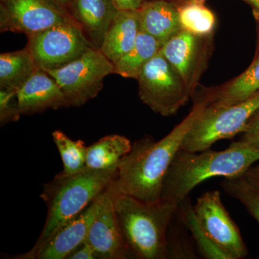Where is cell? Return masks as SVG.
Here are the masks:
<instances>
[{
  "label": "cell",
  "mask_w": 259,
  "mask_h": 259,
  "mask_svg": "<svg viewBox=\"0 0 259 259\" xmlns=\"http://www.w3.org/2000/svg\"><path fill=\"white\" fill-rule=\"evenodd\" d=\"M247 182H249L259 190V165L250 166L243 176Z\"/></svg>",
  "instance_id": "cell-30"
},
{
  "label": "cell",
  "mask_w": 259,
  "mask_h": 259,
  "mask_svg": "<svg viewBox=\"0 0 259 259\" xmlns=\"http://www.w3.org/2000/svg\"><path fill=\"white\" fill-rule=\"evenodd\" d=\"M188 197L180 204L182 222L190 232L199 253L205 258L228 259V256L216 246L201 226L194 207Z\"/></svg>",
  "instance_id": "cell-22"
},
{
  "label": "cell",
  "mask_w": 259,
  "mask_h": 259,
  "mask_svg": "<svg viewBox=\"0 0 259 259\" xmlns=\"http://www.w3.org/2000/svg\"><path fill=\"white\" fill-rule=\"evenodd\" d=\"M133 144L120 135H110L88 147L86 166L105 170L119 166L122 158L131 151Z\"/></svg>",
  "instance_id": "cell-18"
},
{
  "label": "cell",
  "mask_w": 259,
  "mask_h": 259,
  "mask_svg": "<svg viewBox=\"0 0 259 259\" xmlns=\"http://www.w3.org/2000/svg\"><path fill=\"white\" fill-rule=\"evenodd\" d=\"M22 115L69 107L60 87L47 71L38 69L18 91Z\"/></svg>",
  "instance_id": "cell-13"
},
{
  "label": "cell",
  "mask_w": 259,
  "mask_h": 259,
  "mask_svg": "<svg viewBox=\"0 0 259 259\" xmlns=\"http://www.w3.org/2000/svg\"><path fill=\"white\" fill-rule=\"evenodd\" d=\"M242 134L241 139L237 141L238 144L259 148V111L250 119Z\"/></svg>",
  "instance_id": "cell-27"
},
{
  "label": "cell",
  "mask_w": 259,
  "mask_h": 259,
  "mask_svg": "<svg viewBox=\"0 0 259 259\" xmlns=\"http://www.w3.org/2000/svg\"><path fill=\"white\" fill-rule=\"evenodd\" d=\"M227 194L238 199L259 223V190L243 178L225 179L221 183Z\"/></svg>",
  "instance_id": "cell-25"
},
{
  "label": "cell",
  "mask_w": 259,
  "mask_h": 259,
  "mask_svg": "<svg viewBox=\"0 0 259 259\" xmlns=\"http://www.w3.org/2000/svg\"><path fill=\"white\" fill-rule=\"evenodd\" d=\"M144 0H143V2H144Z\"/></svg>",
  "instance_id": "cell-34"
},
{
  "label": "cell",
  "mask_w": 259,
  "mask_h": 259,
  "mask_svg": "<svg viewBox=\"0 0 259 259\" xmlns=\"http://www.w3.org/2000/svg\"><path fill=\"white\" fill-rule=\"evenodd\" d=\"M118 166L97 170L85 166L79 171H61L44 185L40 198L47 206V215L40 236L32 249L42 246L65 223L77 216L104 192L117 177Z\"/></svg>",
  "instance_id": "cell-4"
},
{
  "label": "cell",
  "mask_w": 259,
  "mask_h": 259,
  "mask_svg": "<svg viewBox=\"0 0 259 259\" xmlns=\"http://www.w3.org/2000/svg\"><path fill=\"white\" fill-rule=\"evenodd\" d=\"M139 12L141 30L162 46L182 30L179 9L168 2L144 1Z\"/></svg>",
  "instance_id": "cell-15"
},
{
  "label": "cell",
  "mask_w": 259,
  "mask_h": 259,
  "mask_svg": "<svg viewBox=\"0 0 259 259\" xmlns=\"http://www.w3.org/2000/svg\"><path fill=\"white\" fill-rule=\"evenodd\" d=\"M141 30L139 10H119L105 34L100 50L115 64L134 47Z\"/></svg>",
  "instance_id": "cell-16"
},
{
  "label": "cell",
  "mask_w": 259,
  "mask_h": 259,
  "mask_svg": "<svg viewBox=\"0 0 259 259\" xmlns=\"http://www.w3.org/2000/svg\"><path fill=\"white\" fill-rule=\"evenodd\" d=\"M86 241L95 249L98 258H128L110 185L102 192L100 209L90 227Z\"/></svg>",
  "instance_id": "cell-11"
},
{
  "label": "cell",
  "mask_w": 259,
  "mask_h": 259,
  "mask_svg": "<svg viewBox=\"0 0 259 259\" xmlns=\"http://www.w3.org/2000/svg\"><path fill=\"white\" fill-rule=\"evenodd\" d=\"M187 3H194V4L204 5L205 0H187Z\"/></svg>",
  "instance_id": "cell-32"
},
{
  "label": "cell",
  "mask_w": 259,
  "mask_h": 259,
  "mask_svg": "<svg viewBox=\"0 0 259 259\" xmlns=\"http://www.w3.org/2000/svg\"><path fill=\"white\" fill-rule=\"evenodd\" d=\"M26 48L37 69H60L82 56L93 47L75 22L54 25L28 37Z\"/></svg>",
  "instance_id": "cell-8"
},
{
  "label": "cell",
  "mask_w": 259,
  "mask_h": 259,
  "mask_svg": "<svg viewBox=\"0 0 259 259\" xmlns=\"http://www.w3.org/2000/svg\"><path fill=\"white\" fill-rule=\"evenodd\" d=\"M53 141L60 153L66 174H74L86 166L88 147L81 140L74 141L61 131L52 133Z\"/></svg>",
  "instance_id": "cell-23"
},
{
  "label": "cell",
  "mask_w": 259,
  "mask_h": 259,
  "mask_svg": "<svg viewBox=\"0 0 259 259\" xmlns=\"http://www.w3.org/2000/svg\"><path fill=\"white\" fill-rule=\"evenodd\" d=\"M100 194L86 209L77 216L65 223L46 242L34 252H27L14 258L18 259H64L86 241L89 231L96 217L100 204Z\"/></svg>",
  "instance_id": "cell-12"
},
{
  "label": "cell",
  "mask_w": 259,
  "mask_h": 259,
  "mask_svg": "<svg viewBox=\"0 0 259 259\" xmlns=\"http://www.w3.org/2000/svg\"><path fill=\"white\" fill-rule=\"evenodd\" d=\"M162 45L154 37L142 30L134 47L114 64V74L137 79L146 64L159 52Z\"/></svg>",
  "instance_id": "cell-20"
},
{
  "label": "cell",
  "mask_w": 259,
  "mask_h": 259,
  "mask_svg": "<svg viewBox=\"0 0 259 259\" xmlns=\"http://www.w3.org/2000/svg\"><path fill=\"white\" fill-rule=\"evenodd\" d=\"M47 72L60 87L69 107H81L99 95L104 79L114 74V64L100 49L92 48L76 60Z\"/></svg>",
  "instance_id": "cell-7"
},
{
  "label": "cell",
  "mask_w": 259,
  "mask_h": 259,
  "mask_svg": "<svg viewBox=\"0 0 259 259\" xmlns=\"http://www.w3.org/2000/svg\"><path fill=\"white\" fill-rule=\"evenodd\" d=\"M22 115L19 107L18 92L0 88V124L17 122Z\"/></svg>",
  "instance_id": "cell-26"
},
{
  "label": "cell",
  "mask_w": 259,
  "mask_h": 259,
  "mask_svg": "<svg viewBox=\"0 0 259 259\" xmlns=\"http://www.w3.org/2000/svg\"><path fill=\"white\" fill-rule=\"evenodd\" d=\"M38 70L25 47L0 55V88L18 92Z\"/></svg>",
  "instance_id": "cell-19"
},
{
  "label": "cell",
  "mask_w": 259,
  "mask_h": 259,
  "mask_svg": "<svg viewBox=\"0 0 259 259\" xmlns=\"http://www.w3.org/2000/svg\"><path fill=\"white\" fill-rule=\"evenodd\" d=\"M207 104L208 99L196 104L185 120L160 141L145 137L135 141L131 151L121 160L117 177L110 185L114 193L146 202H158L167 171Z\"/></svg>",
  "instance_id": "cell-1"
},
{
  "label": "cell",
  "mask_w": 259,
  "mask_h": 259,
  "mask_svg": "<svg viewBox=\"0 0 259 259\" xmlns=\"http://www.w3.org/2000/svg\"><path fill=\"white\" fill-rule=\"evenodd\" d=\"M69 13L93 47L100 49L118 13L112 0H71Z\"/></svg>",
  "instance_id": "cell-14"
},
{
  "label": "cell",
  "mask_w": 259,
  "mask_h": 259,
  "mask_svg": "<svg viewBox=\"0 0 259 259\" xmlns=\"http://www.w3.org/2000/svg\"><path fill=\"white\" fill-rule=\"evenodd\" d=\"M118 10H139L143 0H112Z\"/></svg>",
  "instance_id": "cell-29"
},
{
  "label": "cell",
  "mask_w": 259,
  "mask_h": 259,
  "mask_svg": "<svg viewBox=\"0 0 259 259\" xmlns=\"http://www.w3.org/2000/svg\"><path fill=\"white\" fill-rule=\"evenodd\" d=\"M258 111L259 93L233 105L208 102L186 136L180 150L200 152L221 140L232 139L245 131Z\"/></svg>",
  "instance_id": "cell-5"
},
{
  "label": "cell",
  "mask_w": 259,
  "mask_h": 259,
  "mask_svg": "<svg viewBox=\"0 0 259 259\" xmlns=\"http://www.w3.org/2000/svg\"><path fill=\"white\" fill-rule=\"evenodd\" d=\"M54 1L64 7V5L69 4L71 0H54Z\"/></svg>",
  "instance_id": "cell-33"
},
{
  "label": "cell",
  "mask_w": 259,
  "mask_h": 259,
  "mask_svg": "<svg viewBox=\"0 0 259 259\" xmlns=\"http://www.w3.org/2000/svg\"><path fill=\"white\" fill-rule=\"evenodd\" d=\"M137 80L141 101L163 117L175 115L189 100L191 90L160 51Z\"/></svg>",
  "instance_id": "cell-6"
},
{
  "label": "cell",
  "mask_w": 259,
  "mask_h": 259,
  "mask_svg": "<svg viewBox=\"0 0 259 259\" xmlns=\"http://www.w3.org/2000/svg\"><path fill=\"white\" fill-rule=\"evenodd\" d=\"M113 194L128 258H169L168 229L180 204L163 199L151 203L125 194Z\"/></svg>",
  "instance_id": "cell-3"
},
{
  "label": "cell",
  "mask_w": 259,
  "mask_h": 259,
  "mask_svg": "<svg viewBox=\"0 0 259 259\" xmlns=\"http://www.w3.org/2000/svg\"><path fill=\"white\" fill-rule=\"evenodd\" d=\"M259 161V148L231 143L224 151L209 149L200 152L180 150L163 182L161 199L180 204L197 185L212 177H243Z\"/></svg>",
  "instance_id": "cell-2"
},
{
  "label": "cell",
  "mask_w": 259,
  "mask_h": 259,
  "mask_svg": "<svg viewBox=\"0 0 259 259\" xmlns=\"http://www.w3.org/2000/svg\"><path fill=\"white\" fill-rule=\"evenodd\" d=\"M67 259H96L98 258L96 252L88 242L85 241L79 245L74 250H73Z\"/></svg>",
  "instance_id": "cell-28"
},
{
  "label": "cell",
  "mask_w": 259,
  "mask_h": 259,
  "mask_svg": "<svg viewBox=\"0 0 259 259\" xmlns=\"http://www.w3.org/2000/svg\"><path fill=\"white\" fill-rule=\"evenodd\" d=\"M74 22L54 0H1L0 30L27 36L59 24Z\"/></svg>",
  "instance_id": "cell-9"
},
{
  "label": "cell",
  "mask_w": 259,
  "mask_h": 259,
  "mask_svg": "<svg viewBox=\"0 0 259 259\" xmlns=\"http://www.w3.org/2000/svg\"><path fill=\"white\" fill-rule=\"evenodd\" d=\"M199 38L182 30L162 46L160 52L191 90L199 59Z\"/></svg>",
  "instance_id": "cell-17"
},
{
  "label": "cell",
  "mask_w": 259,
  "mask_h": 259,
  "mask_svg": "<svg viewBox=\"0 0 259 259\" xmlns=\"http://www.w3.org/2000/svg\"><path fill=\"white\" fill-rule=\"evenodd\" d=\"M245 1L250 3L255 8L259 15V0H245Z\"/></svg>",
  "instance_id": "cell-31"
},
{
  "label": "cell",
  "mask_w": 259,
  "mask_h": 259,
  "mask_svg": "<svg viewBox=\"0 0 259 259\" xmlns=\"http://www.w3.org/2000/svg\"><path fill=\"white\" fill-rule=\"evenodd\" d=\"M259 93V56L243 74L209 99L211 104L229 105Z\"/></svg>",
  "instance_id": "cell-21"
},
{
  "label": "cell",
  "mask_w": 259,
  "mask_h": 259,
  "mask_svg": "<svg viewBox=\"0 0 259 259\" xmlns=\"http://www.w3.org/2000/svg\"><path fill=\"white\" fill-rule=\"evenodd\" d=\"M193 207L207 236L228 259L247 256L248 250L241 232L223 205L219 191L205 192L197 199Z\"/></svg>",
  "instance_id": "cell-10"
},
{
  "label": "cell",
  "mask_w": 259,
  "mask_h": 259,
  "mask_svg": "<svg viewBox=\"0 0 259 259\" xmlns=\"http://www.w3.org/2000/svg\"><path fill=\"white\" fill-rule=\"evenodd\" d=\"M182 30L197 37L210 35L215 25V17L204 5L187 3L179 9Z\"/></svg>",
  "instance_id": "cell-24"
}]
</instances>
